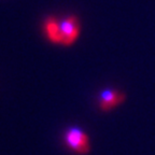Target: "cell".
Segmentation results:
<instances>
[{
	"instance_id": "obj_4",
	"label": "cell",
	"mask_w": 155,
	"mask_h": 155,
	"mask_svg": "<svg viewBox=\"0 0 155 155\" xmlns=\"http://www.w3.org/2000/svg\"><path fill=\"white\" fill-rule=\"evenodd\" d=\"M43 28L45 36L53 44H63V36L61 30V21H57L54 16H48L44 19Z\"/></svg>"
},
{
	"instance_id": "obj_3",
	"label": "cell",
	"mask_w": 155,
	"mask_h": 155,
	"mask_svg": "<svg viewBox=\"0 0 155 155\" xmlns=\"http://www.w3.org/2000/svg\"><path fill=\"white\" fill-rule=\"evenodd\" d=\"M125 98L126 96L124 93L114 90V88H106L100 92L98 104L101 111L109 112L121 104H123Z\"/></svg>"
},
{
	"instance_id": "obj_1",
	"label": "cell",
	"mask_w": 155,
	"mask_h": 155,
	"mask_svg": "<svg viewBox=\"0 0 155 155\" xmlns=\"http://www.w3.org/2000/svg\"><path fill=\"white\" fill-rule=\"evenodd\" d=\"M65 141L70 150L79 155H87L91 151L88 136L81 128L72 127L65 133Z\"/></svg>"
},
{
	"instance_id": "obj_2",
	"label": "cell",
	"mask_w": 155,
	"mask_h": 155,
	"mask_svg": "<svg viewBox=\"0 0 155 155\" xmlns=\"http://www.w3.org/2000/svg\"><path fill=\"white\" fill-rule=\"evenodd\" d=\"M61 30L64 46H70L80 35V22L75 15H68L61 21Z\"/></svg>"
}]
</instances>
